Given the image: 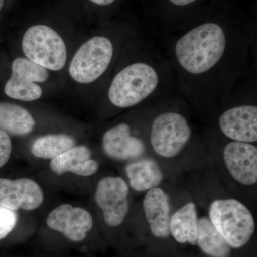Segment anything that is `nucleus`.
Segmentation results:
<instances>
[{
	"label": "nucleus",
	"instance_id": "19",
	"mask_svg": "<svg viewBox=\"0 0 257 257\" xmlns=\"http://www.w3.org/2000/svg\"><path fill=\"white\" fill-rule=\"evenodd\" d=\"M36 122L31 113L18 104L0 103V130L13 136L31 133Z\"/></svg>",
	"mask_w": 257,
	"mask_h": 257
},
{
	"label": "nucleus",
	"instance_id": "18",
	"mask_svg": "<svg viewBox=\"0 0 257 257\" xmlns=\"http://www.w3.org/2000/svg\"><path fill=\"white\" fill-rule=\"evenodd\" d=\"M196 247L204 257H238V252L218 232L208 216H199Z\"/></svg>",
	"mask_w": 257,
	"mask_h": 257
},
{
	"label": "nucleus",
	"instance_id": "5",
	"mask_svg": "<svg viewBox=\"0 0 257 257\" xmlns=\"http://www.w3.org/2000/svg\"><path fill=\"white\" fill-rule=\"evenodd\" d=\"M208 217L236 252L248 247L254 238V216L249 208L236 198H216L211 201L208 208Z\"/></svg>",
	"mask_w": 257,
	"mask_h": 257
},
{
	"label": "nucleus",
	"instance_id": "17",
	"mask_svg": "<svg viewBox=\"0 0 257 257\" xmlns=\"http://www.w3.org/2000/svg\"><path fill=\"white\" fill-rule=\"evenodd\" d=\"M199 219L197 204L193 200L187 201L172 211L170 223L171 237L179 251L185 246L197 245Z\"/></svg>",
	"mask_w": 257,
	"mask_h": 257
},
{
	"label": "nucleus",
	"instance_id": "12",
	"mask_svg": "<svg viewBox=\"0 0 257 257\" xmlns=\"http://www.w3.org/2000/svg\"><path fill=\"white\" fill-rule=\"evenodd\" d=\"M45 223L49 229L74 243L84 241L94 226L90 211L70 204H60L52 209Z\"/></svg>",
	"mask_w": 257,
	"mask_h": 257
},
{
	"label": "nucleus",
	"instance_id": "23",
	"mask_svg": "<svg viewBox=\"0 0 257 257\" xmlns=\"http://www.w3.org/2000/svg\"><path fill=\"white\" fill-rule=\"evenodd\" d=\"M171 4L177 7H186L194 4L198 0H168Z\"/></svg>",
	"mask_w": 257,
	"mask_h": 257
},
{
	"label": "nucleus",
	"instance_id": "8",
	"mask_svg": "<svg viewBox=\"0 0 257 257\" xmlns=\"http://www.w3.org/2000/svg\"><path fill=\"white\" fill-rule=\"evenodd\" d=\"M110 38L97 35L84 42L69 64V72L74 81L90 84L100 78L110 67L114 55Z\"/></svg>",
	"mask_w": 257,
	"mask_h": 257
},
{
	"label": "nucleus",
	"instance_id": "25",
	"mask_svg": "<svg viewBox=\"0 0 257 257\" xmlns=\"http://www.w3.org/2000/svg\"><path fill=\"white\" fill-rule=\"evenodd\" d=\"M176 257H204L201 254H194V253H187L184 251H179L178 254Z\"/></svg>",
	"mask_w": 257,
	"mask_h": 257
},
{
	"label": "nucleus",
	"instance_id": "4",
	"mask_svg": "<svg viewBox=\"0 0 257 257\" xmlns=\"http://www.w3.org/2000/svg\"><path fill=\"white\" fill-rule=\"evenodd\" d=\"M143 223L137 227L141 246L146 252L163 257H176L179 248L171 237L170 217L172 197L163 187H156L145 193L143 203Z\"/></svg>",
	"mask_w": 257,
	"mask_h": 257
},
{
	"label": "nucleus",
	"instance_id": "9",
	"mask_svg": "<svg viewBox=\"0 0 257 257\" xmlns=\"http://www.w3.org/2000/svg\"><path fill=\"white\" fill-rule=\"evenodd\" d=\"M23 50L28 60L50 70H60L67 61V48L62 37L43 24L32 25L25 32Z\"/></svg>",
	"mask_w": 257,
	"mask_h": 257
},
{
	"label": "nucleus",
	"instance_id": "24",
	"mask_svg": "<svg viewBox=\"0 0 257 257\" xmlns=\"http://www.w3.org/2000/svg\"><path fill=\"white\" fill-rule=\"evenodd\" d=\"M92 4L99 7H106L112 5L116 0H89Z\"/></svg>",
	"mask_w": 257,
	"mask_h": 257
},
{
	"label": "nucleus",
	"instance_id": "27",
	"mask_svg": "<svg viewBox=\"0 0 257 257\" xmlns=\"http://www.w3.org/2000/svg\"><path fill=\"white\" fill-rule=\"evenodd\" d=\"M5 4V0H0V12L3 10Z\"/></svg>",
	"mask_w": 257,
	"mask_h": 257
},
{
	"label": "nucleus",
	"instance_id": "14",
	"mask_svg": "<svg viewBox=\"0 0 257 257\" xmlns=\"http://www.w3.org/2000/svg\"><path fill=\"white\" fill-rule=\"evenodd\" d=\"M45 195L41 186L34 179L0 178V206L10 210L32 211L39 209Z\"/></svg>",
	"mask_w": 257,
	"mask_h": 257
},
{
	"label": "nucleus",
	"instance_id": "7",
	"mask_svg": "<svg viewBox=\"0 0 257 257\" xmlns=\"http://www.w3.org/2000/svg\"><path fill=\"white\" fill-rule=\"evenodd\" d=\"M130 194L127 182L119 176H105L98 181L94 201L107 229L118 231L127 221L131 210Z\"/></svg>",
	"mask_w": 257,
	"mask_h": 257
},
{
	"label": "nucleus",
	"instance_id": "22",
	"mask_svg": "<svg viewBox=\"0 0 257 257\" xmlns=\"http://www.w3.org/2000/svg\"><path fill=\"white\" fill-rule=\"evenodd\" d=\"M12 151L13 145L9 135L0 130V169L8 163Z\"/></svg>",
	"mask_w": 257,
	"mask_h": 257
},
{
	"label": "nucleus",
	"instance_id": "21",
	"mask_svg": "<svg viewBox=\"0 0 257 257\" xmlns=\"http://www.w3.org/2000/svg\"><path fill=\"white\" fill-rule=\"evenodd\" d=\"M18 214L0 206V240L4 239L12 233L18 223Z\"/></svg>",
	"mask_w": 257,
	"mask_h": 257
},
{
	"label": "nucleus",
	"instance_id": "2",
	"mask_svg": "<svg viewBox=\"0 0 257 257\" xmlns=\"http://www.w3.org/2000/svg\"><path fill=\"white\" fill-rule=\"evenodd\" d=\"M138 53V58L120 69L109 84L108 100L115 108L155 106L179 95L163 51L143 38Z\"/></svg>",
	"mask_w": 257,
	"mask_h": 257
},
{
	"label": "nucleus",
	"instance_id": "6",
	"mask_svg": "<svg viewBox=\"0 0 257 257\" xmlns=\"http://www.w3.org/2000/svg\"><path fill=\"white\" fill-rule=\"evenodd\" d=\"M153 107L143 108L135 126L122 121L104 132L101 145L103 153L107 158L126 164L151 155L148 144V127Z\"/></svg>",
	"mask_w": 257,
	"mask_h": 257
},
{
	"label": "nucleus",
	"instance_id": "16",
	"mask_svg": "<svg viewBox=\"0 0 257 257\" xmlns=\"http://www.w3.org/2000/svg\"><path fill=\"white\" fill-rule=\"evenodd\" d=\"M92 156V150L87 146L75 145L50 160V168L58 176L72 174L79 177H92L100 167L99 162Z\"/></svg>",
	"mask_w": 257,
	"mask_h": 257
},
{
	"label": "nucleus",
	"instance_id": "11",
	"mask_svg": "<svg viewBox=\"0 0 257 257\" xmlns=\"http://www.w3.org/2000/svg\"><path fill=\"white\" fill-rule=\"evenodd\" d=\"M221 136L231 141L256 144L257 106L254 102H237L221 111L217 118Z\"/></svg>",
	"mask_w": 257,
	"mask_h": 257
},
{
	"label": "nucleus",
	"instance_id": "13",
	"mask_svg": "<svg viewBox=\"0 0 257 257\" xmlns=\"http://www.w3.org/2000/svg\"><path fill=\"white\" fill-rule=\"evenodd\" d=\"M48 77V72L42 66L28 59H15L11 77L5 84V94L17 100H37L41 97L42 89L36 83L45 82Z\"/></svg>",
	"mask_w": 257,
	"mask_h": 257
},
{
	"label": "nucleus",
	"instance_id": "15",
	"mask_svg": "<svg viewBox=\"0 0 257 257\" xmlns=\"http://www.w3.org/2000/svg\"><path fill=\"white\" fill-rule=\"evenodd\" d=\"M124 175L130 189L144 193L163 186L166 170L152 155L125 164Z\"/></svg>",
	"mask_w": 257,
	"mask_h": 257
},
{
	"label": "nucleus",
	"instance_id": "26",
	"mask_svg": "<svg viewBox=\"0 0 257 257\" xmlns=\"http://www.w3.org/2000/svg\"><path fill=\"white\" fill-rule=\"evenodd\" d=\"M145 257H163L158 256V255L152 254V253L146 252V254L145 255Z\"/></svg>",
	"mask_w": 257,
	"mask_h": 257
},
{
	"label": "nucleus",
	"instance_id": "1",
	"mask_svg": "<svg viewBox=\"0 0 257 257\" xmlns=\"http://www.w3.org/2000/svg\"><path fill=\"white\" fill-rule=\"evenodd\" d=\"M254 42L253 35L229 31L215 22L168 38L163 52L179 96L202 114L215 111L231 96Z\"/></svg>",
	"mask_w": 257,
	"mask_h": 257
},
{
	"label": "nucleus",
	"instance_id": "10",
	"mask_svg": "<svg viewBox=\"0 0 257 257\" xmlns=\"http://www.w3.org/2000/svg\"><path fill=\"white\" fill-rule=\"evenodd\" d=\"M220 150L222 170L231 184L238 189L256 191L257 147L254 144L226 140Z\"/></svg>",
	"mask_w": 257,
	"mask_h": 257
},
{
	"label": "nucleus",
	"instance_id": "20",
	"mask_svg": "<svg viewBox=\"0 0 257 257\" xmlns=\"http://www.w3.org/2000/svg\"><path fill=\"white\" fill-rule=\"evenodd\" d=\"M75 145V140L70 135L49 134L37 138L32 144L30 152L37 159L50 161Z\"/></svg>",
	"mask_w": 257,
	"mask_h": 257
},
{
	"label": "nucleus",
	"instance_id": "3",
	"mask_svg": "<svg viewBox=\"0 0 257 257\" xmlns=\"http://www.w3.org/2000/svg\"><path fill=\"white\" fill-rule=\"evenodd\" d=\"M183 99L177 96L154 106L148 127L150 154L163 166L181 160L194 145L195 133Z\"/></svg>",
	"mask_w": 257,
	"mask_h": 257
}]
</instances>
